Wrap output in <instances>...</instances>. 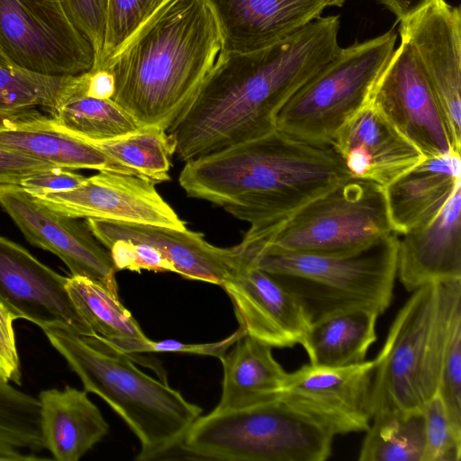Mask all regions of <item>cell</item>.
Here are the masks:
<instances>
[{
    "instance_id": "f35d334b",
    "label": "cell",
    "mask_w": 461,
    "mask_h": 461,
    "mask_svg": "<svg viewBox=\"0 0 461 461\" xmlns=\"http://www.w3.org/2000/svg\"><path fill=\"white\" fill-rule=\"evenodd\" d=\"M244 335L246 333L241 329H239L228 338L213 343L186 344L172 339L162 341L149 340L146 348V353L194 354L215 357L221 359L228 349Z\"/></svg>"
},
{
    "instance_id": "8fae6325",
    "label": "cell",
    "mask_w": 461,
    "mask_h": 461,
    "mask_svg": "<svg viewBox=\"0 0 461 461\" xmlns=\"http://www.w3.org/2000/svg\"><path fill=\"white\" fill-rule=\"evenodd\" d=\"M425 158L460 153L436 94L401 41L368 99Z\"/></svg>"
},
{
    "instance_id": "f546056e",
    "label": "cell",
    "mask_w": 461,
    "mask_h": 461,
    "mask_svg": "<svg viewBox=\"0 0 461 461\" xmlns=\"http://www.w3.org/2000/svg\"><path fill=\"white\" fill-rule=\"evenodd\" d=\"M43 449L39 399L0 377V461L41 460Z\"/></svg>"
},
{
    "instance_id": "e0dca14e",
    "label": "cell",
    "mask_w": 461,
    "mask_h": 461,
    "mask_svg": "<svg viewBox=\"0 0 461 461\" xmlns=\"http://www.w3.org/2000/svg\"><path fill=\"white\" fill-rule=\"evenodd\" d=\"M239 252L236 268L221 286L231 299L240 329L272 348L301 345L311 326L303 309L273 276Z\"/></svg>"
},
{
    "instance_id": "603a6c76",
    "label": "cell",
    "mask_w": 461,
    "mask_h": 461,
    "mask_svg": "<svg viewBox=\"0 0 461 461\" xmlns=\"http://www.w3.org/2000/svg\"><path fill=\"white\" fill-rule=\"evenodd\" d=\"M0 149L68 169L86 168L139 176L96 146L59 129L45 114L1 125Z\"/></svg>"
},
{
    "instance_id": "f1b7e54d",
    "label": "cell",
    "mask_w": 461,
    "mask_h": 461,
    "mask_svg": "<svg viewBox=\"0 0 461 461\" xmlns=\"http://www.w3.org/2000/svg\"><path fill=\"white\" fill-rule=\"evenodd\" d=\"M72 76H48L0 58V126L53 113Z\"/></svg>"
},
{
    "instance_id": "7c38bea8",
    "label": "cell",
    "mask_w": 461,
    "mask_h": 461,
    "mask_svg": "<svg viewBox=\"0 0 461 461\" xmlns=\"http://www.w3.org/2000/svg\"><path fill=\"white\" fill-rule=\"evenodd\" d=\"M0 206L32 245L59 258L71 276L90 278L119 295L111 254L85 221L50 209L19 185L0 186Z\"/></svg>"
},
{
    "instance_id": "4316f807",
    "label": "cell",
    "mask_w": 461,
    "mask_h": 461,
    "mask_svg": "<svg viewBox=\"0 0 461 461\" xmlns=\"http://www.w3.org/2000/svg\"><path fill=\"white\" fill-rule=\"evenodd\" d=\"M374 312L356 310L336 313L311 324L301 346L309 363L339 367L362 363L376 341Z\"/></svg>"
},
{
    "instance_id": "2e32d148",
    "label": "cell",
    "mask_w": 461,
    "mask_h": 461,
    "mask_svg": "<svg viewBox=\"0 0 461 461\" xmlns=\"http://www.w3.org/2000/svg\"><path fill=\"white\" fill-rule=\"evenodd\" d=\"M67 279L19 244L0 236V303L40 328L58 324L94 336L67 290Z\"/></svg>"
},
{
    "instance_id": "3957f363",
    "label": "cell",
    "mask_w": 461,
    "mask_h": 461,
    "mask_svg": "<svg viewBox=\"0 0 461 461\" xmlns=\"http://www.w3.org/2000/svg\"><path fill=\"white\" fill-rule=\"evenodd\" d=\"M224 51L208 0H166L103 68L111 99L141 126L167 131Z\"/></svg>"
},
{
    "instance_id": "e575fe53",
    "label": "cell",
    "mask_w": 461,
    "mask_h": 461,
    "mask_svg": "<svg viewBox=\"0 0 461 461\" xmlns=\"http://www.w3.org/2000/svg\"><path fill=\"white\" fill-rule=\"evenodd\" d=\"M424 419V449L421 461H460L461 435L448 419L437 393L421 409Z\"/></svg>"
},
{
    "instance_id": "b9f144b4",
    "label": "cell",
    "mask_w": 461,
    "mask_h": 461,
    "mask_svg": "<svg viewBox=\"0 0 461 461\" xmlns=\"http://www.w3.org/2000/svg\"><path fill=\"white\" fill-rule=\"evenodd\" d=\"M346 0H328L329 6H342Z\"/></svg>"
},
{
    "instance_id": "60d3db41",
    "label": "cell",
    "mask_w": 461,
    "mask_h": 461,
    "mask_svg": "<svg viewBox=\"0 0 461 461\" xmlns=\"http://www.w3.org/2000/svg\"><path fill=\"white\" fill-rule=\"evenodd\" d=\"M399 20L403 19L419 11L433 0H378Z\"/></svg>"
},
{
    "instance_id": "ba28073f",
    "label": "cell",
    "mask_w": 461,
    "mask_h": 461,
    "mask_svg": "<svg viewBox=\"0 0 461 461\" xmlns=\"http://www.w3.org/2000/svg\"><path fill=\"white\" fill-rule=\"evenodd\" d=\"M391 233L384 187L350 176L277 225L246 235L273 249L347 256Z\"/></svg>"
},
{
    "instance_id": "1f68e13d",
    "label": "cell",
    "mask_w": 461,
    "mask_h": 461,
    "mask_svg": "<svg viewBox=\"0 0 461 461\" xmlns=\"http://www.w3.org/2000/svg\"><path fill=\"white\" fill-rule=\"evenodd\" d=\"M89 143L140 177L155 184L170 179L171 157L175 154V145L171 136L160 127L141 126L117 139Z\"/></svg>"
},
{
    "instance_id": "6da1fadb",
    "label": "cell",
    "mask_w": 461,
    "mask_h": 461,
    "mask_svg": "<svg viewBox=\"0 0 461 461\" xmlns=\"http://www.w3.org/2000/svg\"><path fill=\"white\" fill-rule=\"evenodd\" d=\"M338 15L320 16L287 38L249 51H224L167 131L188 161L276 130L288 99L339 51Z\"/></svg>"
},
{
    "instance_id": "484cf974",
    "label": "cell",
    "mask_w": 461,
    "mask_h": 461,
    "mask_svg": "<svg viewBox=\"0 0 461 461\" xmlns=\"http://www.w3.org/2000/svg\"><path fill=\"white\" fill-rule=\"evenodd\" d=\"M67 290L94 335L133 357L146 353L150 339L121 303L119 295L96 281L78 276L68 277Z\"/></svg>"
},
{
    "instance_id": "8992f818",
    "label": "cell",
    "mask_w": 461,
    "mask_h": 461,
    "mask_svg": "<svg viewBox=\"0 0 461 461\" xmlns=\"http://www.w3.org/2000/svg\"><path fill=\"white\" fill-rule=\"evenodd\" d=\"M461 279L412 291L397 312L375 358L372 417L384 411H421L438 393L451 304Z\"/></svg>"
},
{
    "instance_id": "d590c367",
    "label": "cell",
    "mask_w": 461,
    "mask_h": 461,
    "mask_svg": "<svg viewBox=\"0 0 461 461\" xmlns=\"http://www.w3.org/2000/svg\"><path fill=\"white\" fill-rule=\"evenodd\" d=\"M60 1L73 24L92 45L95 52L92 68H95L104 48L107 0Z\"/></svg>"
},
{
    "instance_id": "83f0119b",
    "label": "cell",
    "mask_w": 461,
    "mask_h": 461,
    "mask_svg": "<svg viewBox=\"0 0 461 461\" xmlns=\"http://www.w3.org/2000/svg\"><path fill=\"white\" fill-rule=\"evenodd\" d=\"M49 116L59 129L88 142L117 139L141 127L112 99L86 95L83 73L71 77L59 104Z\"/></svg>"
},
{
    "instance_id": "9c48e42d",
    "label": "cell",
    "mask_w": 461,
    "mask_h": 461,
    "mask_svg": "<svg viewBox=\"0 0 461 461\" xmlns=\"http://www.w3.org/2000/svg\"><path fill=\"white\" fill-rule=\"evenodd\" d=\"M396 38L392 29L340 48L284 104L276 129L303 141L331 146L341 127L368 102L395 50Z\"/></svg>"
},
{
    "instance_id": "7a4b0ae2",
    "label": "cell",
    "mask_w": 461,
    "mask_h": 461,
    "mask_svg": "<svg viewBox=\"0 0 461 461\" xmlns=\"http://www.w3.org/2000/svg\"><path fill=\"white\" fill-rule=\"evenodd\" d=\"M330 145L279 130L185 161L179 184L193 198L224 208L258 231L350 177Z\"/></svg>"
},
{
    "instance_id": "ac0fdd59",
    "label": "cell",
    "mask_w": 461,
    "mask_h": 461,
    "mask_svg": "<svg viewBox=\"0 0 461 461\" xmlns=\"http://www.w3.org/2000/svg\"><path fill=\"white\" fill-rule=\"evenodd\" d=\"M85 222L105 249L118 240L151 245L171 263L174 273L188 279L221 285L240 258L237 245L216 247L202 233L187 229L93 218L85 219Z\"/></svg>"
},
{
    "instance_id": "d6986e66",
    "label": "cell",
    "mask_w": 461,
    "mask_h": 461,
    "mask_svg": "<svg viewBox=\"0 0 461 461\" xmlns=\"http://www.w3.org/2000/svg\"><path fill=\"white\" fill-rule=\"evenodd\" d=\"M331 147L351 176L383 187L426 158L368 102L341 127Z\"/></svg>"
},
{
    "instance_id": "cb8c5ba5",
    "label": "cell",
    "mask_w": 461,
    "mask_h": 461,
    "mask_svg": "<svg viewBox=\"0 0 461 461\" xmlns=\"http://www.w3.org/2000/svg\"><path fill=\"white\" fill-rule=\"evenodd\" d=\"M46 449L58 461H77L108 432L109 425L86 390L70 386L39 394Z\"/></svg>"
},
{
    "instance_id": "4dcf8cb0",
    "label": "cell",
    "mask_w": 461,
    "mask_h": 461,
    "mask_svg": "<svg viewBox=\"0 0 461 461\" xmlns=\"http://www.w3.org/2000/svg\"><path fill=\"white\" fill-rule=\"evenodd\" d=\"M359 461H421L424 419L421 411H384L372 417Z\"/></svg>"
},
{
    "instance_id": "ab89813d",
    "label": "cell",
    "mask_w": 461,
    "mask_h": 461,
    "mask_svg": "<svg viewBox=\"0 0 461 461\" xmlns=\"http://www.w3.org/2000/svg\"><path fill=\"white\" fill-rule=\"evenodd\" d=\"M50 167L56 166L0 149V186L18 185L25 176Z\"/></svg>"
},
{
    "instance_id": "d6a6232c",
    "label": "cell",
    "mask_w": 461,
    "mask_h": 461,
    "mask_svg": "<svg viewBox=\"0 0 461 461\" xmlns=\"http://www.w3.org/2000/svg\"><path fill=\"white\" fill-rule=\"evenodd\" d=\"M438 394L452 427L461 435V291L450 308Z\"/></svg>"
},
{
    "instance_id": "52a82bcc",
    "label": "cell",
    "mask_w": 461,
    "mask_h": 461,
    "mask_svg": "<svg viewBox=\"0 0 461 461\" xmlns=\"http://www.w3.org/2000/svg\"><path fill=\"white\" fill-rule=\"evenodd\" d=\"M335 435L278 399L200 416L180 450L192 459L224 461H324Z\"/></svg>"
},
{
    "instance_id": "5b68a950",
    "label": "cell",
    "mask_w": 461,
    "mask_h": 461,
    "mask_svg": "<svg viewBox=\"0 0 461 461\" xmlns=\"http://www.w3.org/2000/svg\"><path fill=\"white\" fill-rule=\"evenodd\" d=\"M397 235L347 256L273 249L245 235L238 246L248 261L277 280L312 324L344 312L366 310L380 316L387 310L397 277Z\"/></svg>"
},
{
    "instance_id": "4fadbf2b",
    "label": "cell",
    "mask_w": 461,
    "mask_h": 461,
    "mask_svg": "<svg viewBox=\"0 0 461 461\" xmlns=\"http://www.w3.org/2000/svg\"><path fill=\"white\" fill-rule=\"evenodd\" d=\"M374 368L375 359L339 367L308 363L287 374L280 398L335 436L366 431Z\"/></svg>"
},
{
    "instance_id": "5bb4252c",
    "label": "cell",
    "mask_w": 461,
    "mask_h": 461,
    "mask_svg": "<svg viewBox=\"0 0 461 461\" xmlns=\"http://www.w3.org/2000/svg\"><path fill=\"white\" fill-rule=\"evenodd\" d=\"M399 21L401 41L413 53L461 148L460 8L445 0H433Z\"/></svg>"
},
{
    "instance_id": "44dd1931",
    "label": "cell",
    "mask_w": 461,
    "mask_h": 461,
    "mask_svg": "<svg viewBox=\"0 0 461 461\" xmlns=\"http://www.w3.org/2000/svg\"><path fill=\"white\" fill-rule=\"evenodd\" d=\"M225 51L249 52L275 44L321 16L328 0H208Z\"/></svg>"
},
{
    "instance_id": "277c9868",
    "label": "cell",
    "mask_w": 461,
    "mask_h": 461,
    "mask_svg": "<svg viewBox=\"0 0 461 461\" xmlns=\"http://www.w3.org/2000/svg\"><path fill=\"white\" fill-rule=\"evenodd\" d=\"M51 346L78 375L87 393L101 397L138 438L139 461L162 459L180 448L203 410L166 382L139 369L134 357L100 338L86 337L68 327L41 328Z\"/></svg>"
},
{
    "instance_id": "8d00e7d4",
    "label": "cell",
    "mask_w": 461,
    "mask_h": 461,
    "mask_svg": "<svg viewBox=\"0 0 461 461\" xmlns=\"http://www.w3.org/2000/svg\"><path fill=\"white\" fill-rule=\"evenodd\" d=\"M106 249L118 270L175 272L171 263L156 248L146 243L114 241Z\"/></svg>"
},
{
    "instance_id": "836d02e7",
    "label": "cell",
    "mask_w": 461,
    "mask_h": 461,
    "mask_svg": "<svg viewBox=\"0 0 461 461\" xmlns=\"http://www.w3.org/2000/svg\"><path fill=\"white\" fill-rule=\"evenodd\" d=\"M166 0H107L104 48L91 70L103 69Z\"/></svg>"
},
{
    "instance_id": "9a60e30c",
    "label": "cell",
    "mask_w": 461,
    "mask_h": 461,
    "mask_svg": "<svg viewBox=\"0 0 461 461\" xmlns=\"http://www.w3.org/2000/svg\"><path fill=\"white\" fill-rule=\"evenodd\" d=\"M35 197L50 209L74 218L186 229L185 221L158 194L155 183L133 175L99 171L74 189Z\"/></svg>"
},
{
    "instance_id": "30bf717a",
    "label": "cell",
    "mask_w": 461,
    "mask_h": 461,
    "mask_svg": "<svg viewBox=\"0 0 461 461\" xmlns=\"http://www.w3.org/2000/svg\"><path fill=\"white\" fill-rule=\"evenodd\" d=\"M0 58L48 76L91 70L95 52L60 0H0Z\"/></svg>"
},
{
    "instance_id": "74e56055",
    "label": "cell",
    "mask_w": 461,
    "mask_h": 461,
    "mask_svg": "<svg viewBox=\"0 0 461 461\" xmlns=\"http://www.w3.org/2000/svg\"><path fill=\"white\" fill-rule=\"evenodd\" d=\"M85 179L84 176L77 174L71 169L50 167L25 176L18 185L35 196L74 189L80 185Z\"/></svg>"
},
{
    "instance_id": "d4e9b609",
    "label": "cell",
    "mask_w": 461,
    "mask_h": 461,
    "mask_svg": "<svg viewBox=\"0 0 461 461\" xmlns=\"http://www.w3.org/2000/svg\"><path fill=\"white\" fill-rule=\"evenodd\" d=\"M220 360L222 392L214 411L249 408L280 397L288 373L276 360L270 346L244 335Z\"/></svg>"
},
{
    "instance_id": "7402d4cb",
    "label": "cell",
    "mask_w": 461,
    "mask_h": 461,
    "mask_svg": "<svg viewBox=\"0 0 461 461\" xmlns=\"http://www.w3.org/2000/svg\"><path fill=\"white\" fill-rule=\"evenodd\" d=\"M461 185L460 153L426 158L384 187L393 230L404 234L433 219Z\"/></svg>"
},
{
    "instance_id": "ffe728a7",
    "label": "cell",
    "mask_w": 461,
    "mask_h": 461,
    "mask_svg": "<svg viewBox=\"0 0 461 461\" xmlns=\"http://www.w3.org/2000/svg\"><path fill=\"white\" fill-rule=\"evenodd\" d=\"M402 235L397 277L407 292L461 279V185L433 219Z\"/></svg>"
}]
</instances>
